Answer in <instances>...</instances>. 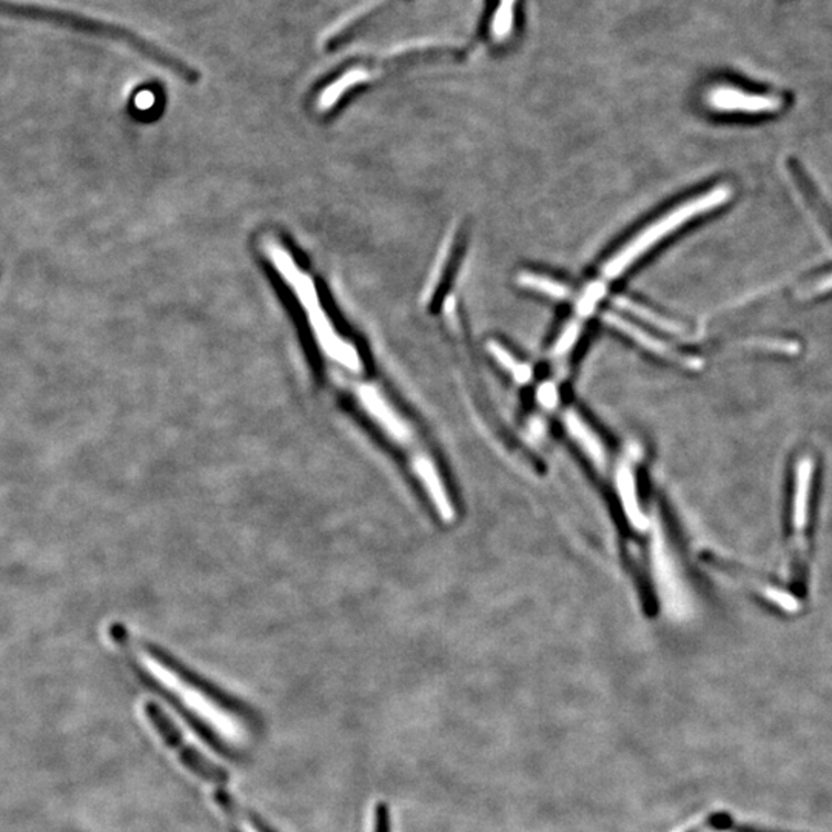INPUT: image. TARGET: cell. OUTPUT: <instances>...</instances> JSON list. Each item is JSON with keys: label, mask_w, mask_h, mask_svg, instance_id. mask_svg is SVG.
Segmentation results:
<instances>
[{"label": "cell", "mask_w": 832, "mask_h": 832, "mask_svg": "<svg viewBox=\"0 0 832 832\" xmlns=\"http://www.w3.org/2000/svg\"><path fill=\"white\" fill-rule=\"evenodd\" d=\"M0 13H10L14 16L36 18L45 19V21H53L56 24L71 26V29L80 30V32H89L104 36L106 40L124 42L125 45L136 49V52L143 53L145 57L151 59L153 63L162 65L167 70L175 72V75L181 76L187 82H196L200 75L190 67L184 60L171 55L167 49L158 47L153 44L151 41L145 40L144 36L130 32L127 29H121V26L105 24V22L93 21V19L75 16L70 13H60V11L37 10V9H24V7L7 5V3H0Z\"/></svg>", "instance_id": "obj_1"}, {"label": "cell", "mask_w": 832, "mask_h": 832, "mask_svg": "<svg viewBox=\"0 0 832 832\" xmlns=\"http://www.w3.org/2000/svg\"><path fill=\"white\" fill-rule=\"evenodd\" d=\"M729 198H731V189H729V187H717V189L711 190V192L694 198V200H690L686 202V204L681 205V207L667 213L662 220L655 221L654 224L649 225L647 231L641 232L636 239L631 240V243L617 255V257L610 259L608 265L605 266L603 274H605L606 280H614L618 274L623 273L633 261H637V259L644 254V251L654 247L656 243L666 238L671 233L677 231L681 225L688 223V221L694 220V217L698 215H704L706 212H711V210L720 207V205H723Z\"/></svg>", "instance_id": "obj_2"}, {"label": "cell", "mask_w": 832, "mask_h": 832, "mask_svg": "<svg viewBox=\"0 0 832 832\" xmlns=\"http://www.w3.org/2000/svg\"><path fill=\"white\" fill-rule=\"evenodd\" d=\"M812 472L814 463L811 458L803 457L797 465L796 495H794L792 510V571L794 580L803 586L807 578V552H808V520H809V495L812 488Z\"/></svg>", "instance_id": "obj_3"}, {"label": "cell", "mask_w": 832, "mask_h": 832, "mask_svg": "<svg viewBox=\"0 0 832 832\" xmlns=\"http://www.w3.org/2000/svg\"><path fill=\"white\" fill-rule=\"evenodd\" d=\"M144 709L145 716L151 721L153 727L158 729L160 737L166 740V743H169L177 751L187 768L192 769V773L204 778V780L213 782V784H225L228 780V774L223 768L213 765L207 758L202 757L196 750L187 744L185 740L182 739L181 732L175 727L173 721L158 705L147 701Z\"/></svg>", "instance_id": "obj_4"}, {"label": "cell", "mask_w": 832, "mask_h": 832, "mask_svg": "<svg viewBox=\"0 0 832 832\" xmlns=\"http://www.w3.org/2000/svg\"><path fill=\"white\" fill-rule=\"evenodd\" d=\"M713 109L720 112L771 113L780 109V101L768 97L744 94L732 89H719L711 94Z\"/></svg>", "instance_id": "obj_5"}, {"label": "cell", "mask_w": 832, "mask_h": 832, "mask_svg": "<svg viewBox=\"0 0 832 832\" xmlns=\"http://www.w3.org/2000/svg\"><path fill=\"white\" fill-rule=\"evenodd\" d=\"M605 321L609 326L623 331V334L628 335L629 338H632L633 341L639 342L641 347L651 350V352H654L655 355H660V357L682 362L683 366H689V368H697L698 366V361L694 360V358L682 357L681 353L675 352L670 346L664 345L660 339L652 337V335L647 334V331L641 330V328L633 326V324L621 318V316L606 313Z\"/></svg>", "instance_id": "obj_6"}, {"label": "cell", "mask_w": 832, "mask_h": 832, "mask_svg": "<svg viewBox=\"0 0 832 832\" xmlns=\"http://www.w3.org/2000/svg\"><path fill=\"white\" fill-rule=\"evenodd\" d=\"M616 305L617 307H620L621 311L631 313L636 318L643 321V323L651 324V326L660 328V330L667 331V334H683V331H685V328H683L681 324L675 323V321L664 318V316L659 315V313L644 307V305L633 303V301L628 300V297H616Z\"/></svg>", "instance_id": "obj_7"}, {"label": "cell", "mask_w": 832, "mask_h": 832, "mask_svg": "<svg viewBox=\"0 0 832 832\" xmlns=\"http://www.w3.org/2000/svg\"><path fill=\"white\" fill-rule=\"evenodd\" d=\"M518 282H520L522 288L536 290V292L556 297V300H564V297L571 295V290L566 285L553 281L551 278L540 277V274L522 273L518 278Z\"/></svg>", "instance_id": "obj_8"}, {"label": "cell", "mask_w": 832, "mask_h": 832, "mask_svg": "<svg viewBox=\"0 0 832 832\" xmlns=\"http://www.w3.org/2000/svg\"><path fill=\"white\" fill-rule=\"evenodd\" d=\"M488 350H491V353L494 355L495 360L499 362V364L503 366L506 370H509L510 373H513L515 380L518 381V383H528L530 380V372L529 369L526 368L525 364H520L513 355L507 352L505 347L499 346L498 342H488Z\"/></svg>", "instance_id": "obj_9"}, {"label": "cell", "mask_w": 832, "mask_h": 832, "mask_svg": "<svg viewBox=\"0 0 832 832\" xmlns=\"http://www.w3.org/2000/svg\"><path fill=\"white\" fill-rule=\"evenodd\" d=\"M515 0H502L492 21L491 32L496 41L505 40L514 25Z\"/></svg>", "instance_id": "obj_10"}, {"label": "cell", "mask_w": 832, "mask_h": 832, "mask_svg": "<svg viewBox=\"0 0 832 832\" xmlns=\"http://www.w3.org/2000/svg\"><path fill=\"white\" fill-rule=\"evenodd\" d=\"M373 832H392L391 809H389L384 801H381L375 807Z\"/></svg>", "instance_id": "obj_11"}, {"label": "cell", "mask_w": 832, "mask_h": 832, "mask_svg": "<svg viewBox=\"0 0 832 832\" xmlns=\"http://www.w3.org/2000/svg\"><path fill=\"white\" fill-rule=\"evenodd\" d=\"M578 334H580V324H571V326H569L566 330H564L563 337H561L559 345H556L555 355L567 352V350L571 349L572 346H574L576 338H578Z\"/></svg>", "instance_id": "obj_12"}, {"label": "cell", "mask_w": 832, "mask_h": 832, "mask_svg": "<svg viewBox=\"0 0 832 832\" xmlns=\"http://www.w3.org/2000/svg\"><path fill=\"white\" fill-rule=\"evenodd\" d=\"M450 244L452 243H449L448 240V243L445 244V247H442L440 262H438V266L435 267L432 280H430L429 288H427V297L432 296L435 285H437L438 281H440L442 270H445L446 262H448Z\"/></svg>", "instance_id": "obj_13"}, {"label": "cell", "mask_w": 832, "mask_h": 832, "mask_svg": "<svg viewBox=\"0 0 832 832\" xmlns=\"http://www.w3.org/2000/svg\"><path fill=\"white\" fill-rule=\"evenodd\" d=\"M603 292H605L603 285H594V288H591L589 292L586 293L585 300L580 304V311L583 313L593 311L594 304L597 303L598 297L603 295Z\"/></svg>", "instance_id": "obj_14"}, {"label": "cell", "mask_w": 832, "mask_h": 832, "mask_svg": "<svg viewBox=\"0 0 832 832\" xmlns=\"http://www.w3.org/2000/svg\"><path fill=\"white\" fill-rule=\"evenodd\" d=\"M538 398H540L541 403H543L546 407L555 406L556 404L555 385H552V384L543 385V387L540 389V392H538Z\"/></svg>", "instance_id": "obj_15"}, {"label": "cell", "mask_w": 832, "mask_h": 832, "mask_svg": "<svg viewBox=\"0 0 832 832\" xmlns=\"http://www.w3.org/2000/svg\"><path fill=\"white\" fill-rule=\"evenodd\" d=\"M248 822H250L251 827H254L257 832H274L272 828L266 822H262L258 816L248 814Z\"/></svg>", "instance_id": "obj_16"}, {"label": "cell", "mask_w": 832, "mask_h": 832, "mask_svg": "<svg viewBox=\"0 0 832 832\" xmlns=\"http://www.w3.org/2000/svg\"><path fill=\"white\" fill-rule=\"evenodd\" d=\"M233 832H239L238 830H233Z\"/></svg>", "instance_id": "obj_17"}]
</instances>
